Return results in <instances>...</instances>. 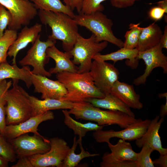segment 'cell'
Returning a JSON list of instances; mask_svg holds the SVG:
<instances>
[{
    "instance_id": "7c38bea8",
    "label": "cell",
    "mask_w": 167,
    "mask_h": 167,
    "mask_svg": "<svg viewBox=\"0 0 167 167\" xmlns=\"http://www.w3.org/2000/svg\"><path fill=\"white\" fill-rule=\"evenodd\" d=\"M89 72L95 85L105 95L110 93L119 74L113 65L95 60L92 62Z\"/></svg>"
},
{
    "instance_id": "d6986e66",
    "label": "cell",
    "mask_w": 167,
    "mask_h": 167,
    "mask_svg": "<svg viewBox=\"0 0 167 167\" xmlns=\"http://www.w3.org/2000/svg\"><path fill=\"white\" fill-rule=\"evenodd\" d=\"M46 53L47 56L54 59L55 63V67L50 68L49 71L51 74L63 71L78 72V67L71 60L73 57L68 51H61L54 45L48 48Z\"/></svg>"
},
{
    "instance_id": "cb8c5ba5",
    "label": "cell",
    "mask_w": 167,
    "mask_h": 167,
    "mask_svg": "<svg viewBox=\"0 0 167 167\" xmlns=\"http://www.w3.org/2000/svg\"><path fill=\"white\" fill-rule=\"evenodd\" d=\"M82 138L77 140L76 136L73 138V143L64 159L62 167L77 166L81 160L86 157L99 156V153L92 154L85 151L82 143Z\"/></svg>"
},
{
    "instance_id": "ee69618b",
    "label": "cell",
    "mask_w": 167,
    "mask_h": 167,
    "mask_svg": "<svg viewBox=\"0 0 167 167\" xmlns=\"http://www.w3.org/2000/svg\"><path fill=\"white\" fill-rule=\"evenodd\" d=\"M158 6L165 10V13H167V0L160 1L157 2Z\"/></svg>"
},
{
    "instance_id": "4fadbf2b",
    "label": "cell",
    "mask_w": 167,
    "mask_h": 167,
    "mask_svg": "<svg viewBox=\"0 0 167 167\" xmlns=\"http://www.w3.org/2000/svg\"><path fill=\"white\" fill-rule=\"evenodd\" d=\"M162 48L159 43L149 49L139 51L136 58L143 60L146 68L142 75L134 80V84L136 86L145 84L147 78L152 70L156 67L161 68L164 73H167V57L163 53Z\"/></svg>"
},
{
    "instance_id": "b9f144b4",
    "label": "cell",
    "mask_w": 167,
    "mask_h": 167,
    "mask_svg": "<svg viewBox=\"0 0 167 167\" xmlns=\"http://www.w3.org/2000/svg\"><path fill=\"white\" fill-rule=\"evenodd\" d=\"M160 44L162 48L167 49V26H166L164 28V33L161 38Z\"/></svg>"
},
{
    "instance_id": "d6a6232c",
    "label": "cell",
    "mask_w": 167,
    "mask_h": 167,
    "mask_svg": "<svg viewBox=\"0 0 167 167\" xmlns=\"http://www.w3.org/2000/svg\"><path fill=\"white\" fill-rule=\"evenodd\" d=\"M101 158L102 161L100 163L101 167H136L135 161L118 160L108 152L105 153Z\"/></svg>"
},
{
    "instance_id": "7a4b0ae2",
    "label": "cell",
    "mask_w": 167,
    "mask_h": 167,
    "mask_svg": "<svg viewBox=\"0 0 167 167\" xmlns=\"http://www.w3.org/2000/svg\"><path fill=\"white\" fill-rule=\"evenodd\" d=\"M68 112L77 119L93 121L100 126L117 125L122 129L140 119L118 111L103 110L85 101L73 102L72 107Z\"/></svg>"
},
{
    "instance_id": "9c48e42d",
    "label": "cell",
    "mask_w": 167,
    "mask_h": 167,
    "mask_svg": "<svg viewBox=\"0 0 167 167\" xmlns=\"http://www.w3.org/2000/svg\"><path fill=\"white\" fill-rule=\"evenodd\" d=\"M0 4L11 13L12 22L8 29L17 31L28 26L38 14L34 4L24 0H0Z\"/></svg>"
},
{
    "instance_id": "ba28073f",
    "label": "cell",
    "mask_w": 167,
    "mask_h": 167,
    "mask_svg": "<svg viewBox=\"0 0 167 167\" xmlns=\"http://www.w3.org/2000/svg\"><path fill=\"white\" fill-rule=\"evenodd\" d=\"M50 148L43 154H36L28 158L34 167H62L63 161L70 148L66 142L58 137L51 138Z\"/></svg>"
},
{
    "instance_id": "30bf717a",
    "label": "cell",
    "mask_w": 167,
    "mask_h": 167,
    "mask_svg": "<svg viewBox=\"0 0 167 167\" xmlns=\"http://www.w3.org/2000/svg\"><path fill=\"white\" fill-rule=\"evenodd\" d=\"M8 141L18 159L43 154L50 148L49 140L42 135L34 134L31 136L26 134Z\"/></svg>"
},
{
    "instance_id": "ffe728a7",
    "label": "cell",
    "mask_w": 167,
    "mask_h": 167,
    "mask_svg": "<svg viewBox=\"0 0 167 167\" xmlns=\"http://www.w3.org/2000/svg\"><path fill=\"white\" fill-rule=\"evenodd\" d=\"M29 97L32 107V117L51 110L70 109L72 107L73 102L62 99H47L41 100L29 95Z\"/></svg>"
},
{
    "instance_id": "ab89813d",
    "label": "cell",
    "mask_w": 167,
    "mask_h": 167,
    "mask_svg": "<svg viewBox=\"0 0 167 167\" xmlns=\"http://www.w3.org/2000/svg\"><path fill=\"white\" fill-rule=\"evenodd\" d=\"M12 84L11 80L7 81L6 79L0 80V97L6 93Z\"/></svg>"
},
{
    "instance_id": "8d00e7d4",
    "label": "cell",
    "mask_w": 167,
    "mask_h": 167,
    "mask_svg": "<svg viewBox=\"0 0 167 167\" xmlns=\"http://www.w3.org/2000/svg\"><path fill=\"white\" fill-rule=\"evenodd\" d=\"M165 13V10L158 6L153 7L148 13L149 17L152 19L157 21L161 19Z\"/></svg>"
},
{
    "instance_id": "8992f818",
    "label": "cell",
    "mask_w": 167,
    "mask_h": 167,
    "mask_svg": "<svg viewBox=\"0 0 167 167\" xmlns=\"http://www.w3.org/2000/svg\"><path fill=\"white\" fill-rule=\"evenodd\" d=\"M108 44V42L105 41L96 42L93 34L88 38L80 35L72 49L68 51L73 57L72 62L75 65H79L77 72H89L93 57L105 48Z\"/></svg>"
},
{
    "instance_id": "f546056e",
    "label": "cell",
    "mask_w": 167,
    "mask_h": 167,
    "mask_svg": "<svg viewBox=\"0 0 167 167\" xmlns=\"http://www.w3.org/2000/svg\"><path fill=\"white\" fill-rule=\"evenodd\" d=\"M17 35V31L8 29L5 31L0 38V64L7 61L9 48L16 39Z\"/></svg>"
},
{
    "instance_id": "7bdbcfd3",
    "label": "cell",
    "mask_w": 167,
    "mask_h": 167,
    "mask_svg": "<svg viewBox=\"0 0 167 167\" xmlns=\"http://www.w3.org/2000/svg\"><path fill=\"white\" fill-rule=\"evenodd\" d=\"M166 102L165 104H162L161 107L160 117L164 118L167 114V96L165 97Z\"/></svg>"
},
{
    "instance_id": "5bb4252c",
    "label": "cell",
    "mask_w": 167,
    "mask_h": 167,
    "mask_svg": "<svg viewBox=\"0 0 167 167\" xmlns=\"http://www.w3.org/2000/svg\"><path fill=\"white\" fill-rule=\"evenodd\" d=\"M54 118V113L50 110L42 114L31 117L18 124L6 125L3 136L9 140L28 133L41 135L38 132V127L42 122Z\"/></svg>"
},
{
    "instance_id": "8fae6325",
    "label": "cell",
    "mask_w": 167,
    "mask_h": 167,
    "mask_svg": "<svg viewBox=\"0 0 167 167\" xmlns=\"http://www.w3.org/2000/svg\"><path fill=\"white\" fill-rule=\"evenodd\" d=\"M151 121L148 119L143 120L140 118L137 122L121 131L100 130L94 131L92 136L95 141L98 143H107L110 139L113 137L126 141L136 140L145 134Z\"/></svg>"
},
{
    "instance_id": "9a60e30c",
    "label": "cell",
    "mask_w": 167,
    "mask_h": 167,
    "mask_svg": "<svg viewBox=\"0 0 167 167\" xmlns=\"http://www.w3.org/2000/svg\"><path fill=\"white\" fill-rule=\"evenodd\" d=\"M31 79L34 92L41 93L42 99H61L67 93L65 87L58 80H52L46 76L32 73Z\"/></svg>"
},
{
    "instance_id": "e0dca14e",
    "label": "cell",
    "mask_w": 167,
    "mask_h": 167,
    "mask_svg": "<svg viewBox=\"0 0 167 167\" xmlns=\"http://www.w3.org/2000/svg\"><path fill=\"white\" fill-rule=\"evenodd\" d=\"M160 116H156L151 120L148 129L145 134L140 138L135 140L136 145L141 148L145 144H148L154 151L158 152L160 155L167 154V148L162 147L159 131L161 125L164 121V118H160Z\"/></svg>"
},
{
    "instance_id": "7dc6e473",
    "label": "cell",
    "mask_w": 167,
    "mask_h": 167,
    "mask_svg": "<svg viewBox=\"0 0 167 167\" xmlns=\"http://www.w3.org/2000/svg\"><path fill=\"white\" fill-rule=\"evenodd\" d=\"M24 0L27 1H28V0Z\"/></svg>"
},
{
    "instance_id": "4316f807",
    "label": "cell",
    "mask_w": 167,
    "mask_h": 167,
    "mask_svg": "<svg viewBox=\"0 0 167 167\" xmlns=\"http://www.w3.org/2000/svg\"><path fill=\"white\" fill-rule=\"evenodd\" d=\"M106 0H83L80 13L89 15L96 11L102 12L104 7L101 3ZM139 0H110L112 5L118 8L131 6Z\"/></svg>"
},
{
    "instance_id": "2e32d148",
    "label": "cell",
    "mask_w": 167,
    "mask_h": 167,
    "mask_svg": "<svg viewBox=\"0 0 167 167\" xmlns=\"http://www.w3.org/2000/svg\"><path fill=\"white\" fill-rule=\"evenodd\" d=\"M42 25L36 23L28 27L25 26L17 35L15 40L9 48L7 56L13 57L12 64H16V58L18 52L24 49L30 43L33 44L42 31Z\"/></svg>"
},
{
    "instance_id": "f6af8a7d",
    "label": "cell",
    "mask_w": 167,
    "mask_h": 167,
    "mask_svg": "<svg viewBox=\"0 0 167 167\" xmlns=\"http://www.w3.org/2000/svg\"><path fill=\"white\" fill-rule=\"evenodd\" d=\"M8 162L6 161L0 156V167H7L8 166Z\"/></svg>"
},
{
    "instance_id": "f1b7e54d",
    "label": "cell",
    "mask_w": 167,
    "mask_h": 167,
    "mask_svg": "<svg viewBox=\"0 0 167 167\" xmlns=\"http://www.w3.org/2000/svg\"><path fill=\"white\" fill-rule=\"evenodd\" d=\"M37 9L53 12H62L74 18L75 14L71 9L60 0H30Z\"/></svg>"
},
{
    "instance_id": "bcb514c9",
    "label": "cell",
    "mask_w": 167,
    "mask_h": 167,
    "mask_svg": "<svg viewBox=\"0 0 167 167\" xmlns=\"http://www.w3.org/2000/svg\"><path fill=\"white\" fill-rule=\"evenodd\" d=\"M158 96L160 98L165 97H166L167 96V92H165L163 93L159 94Z\"/></svg>"
},
{
    "instance_id": "5b68a950",
    "label": "cell",
    "mask_w": 167,
    "mask_h": 167,
    "mask_svg": "<svg viewBox=\"0 0 167 167\" xmlns=\"http://www.w3.org/2000/svg\"><path fill=\"white\" fill-rule=\"evenodd\" d=\"M74 19L78 25L84 27L92 32L96 42L105 41L120 48L123 47V41L113 34L112 20L102 12L96 11L89 15L78 13L75 15Z\"/></svg>"
},
{
    "instance_id": "f35d334b",
    "label": "cell",
    "mask_w": 167,
    "mask_h": 167,
    "mask_svg": "<svg viewBox=\"0 0 167 167\" xmlns=\"http://www.w3.org/2000/svg\"><path fill=\"white\" fill-rule=\"evenodd\" d=\"M11 167H34L28 157H24L19 159L17 162Z\"/></svg>"
},
{
    "instance_id": "c3c4849f",
    "label": "cell",
    "mask_w": 167,
    "mask_h": 167,
    "mask_svg": "<svg viewBox=\"0 0 167 167\" xmlns=\"http://www.w3.org/2000/svg\"><path fill=\"white\" fill-rule=\"evenodd\" d=\"M0 134H1V133H0Z\"/></svg>"
},
{
    "instance_id": "484cf974",
    "label": "cell",
    "mask_w": 167,
    "mask_h": 167,
    "mask_svg": "<svg viewBox=\"0 0 167 167\" xmlns=\"http://www.w3.org/2000/svg\"><path fill=\"white\" fill-rule=\"evenodd\" d=\"M62 112L64 116V124L69 128L72 130L74 134L78 135L79 138H82L85 137L88 131L101 130L105 126H100L97 123L91 122L82 123L73 118L67 109H63Z\"/></svg>"
},
{
    "instance_id": "3957f363",
    "label": "cell",
    "mask_w": 167,
    "mask_h": 167,
    "mask_svg": "<svg viewBox=\"0 0 167 167\" xmlns=\"http://www.w3.org/2000/svg\"><path fill=\"white\" fill-rule=\"evenodd\" d=\"M56 77L67 91L63 100L74 102L88 98H102L105 96L95 85L89 72L63 71L56 74Z\"/></svg>"
},
{
    "instance_id": "e575fe53",
    "label": "cell",
    "mask_w": 167,
    "mask_h": 167,
    "mask_svg": "<svg viewBox=\"0 0 167 167\" xmlns=\"http://www.w3.org/2000/svg\"><path fill=\"white\" fill-rule=\"evenodd\" d=\"M12 22V17L10 12L3 5L0 4V38H1L7 26Z\"/></svg>"
},
{
    "instance_id": "d4e9b609",
    "label": "cell",
    "mask_w": 167,
    "mask_h": 167,
    "mask_svg": "<svg viewBox=\"0 0 167 167\" xmlns=\"http://www.w3.org/2000/svg\"><path fill=\"white\" fill-rule=\"evenodd\" d=\"M139 52L135 48L129 49L124 47L120 48L118 50L106 54H101L99 53L94 56L93 59L101 61L111 60L115 63L118 61L124 59L128 60V64L130 66L136 67L138 63L136 57Z\"/></svg>"
},
{
    "instance_id": "277c9868",
    "label": "cell",
    "mask_w": 167,
    "mask_h": 167,
    "mask_svg": "<svg viewBox=\"0 0 167 167\" xmlns=\"http://www.w3.org/2000/svg\"><path fill=\"white\" fill-rule=\"evenodd\" d=\"M12 87L5 95L6 125L18 124L32 116V107L29 94L13 79Z\"/></svg>"
},
{
    "instance_id": "1f68e13d",
    "label": "cell",
    "mask_w": 167,
    "mask_h": 167,
    "mask_svg": "<svg viewBox=\"0 0 167 167\" xmlns=\"http://www.w3.org/2000/svg\"><path fill=\"white\" fill-rule=\"evenodd\" d=\"M141 151L137 153L136 161V167H154L153 161L150 157L154 150L148 144H144Z\"/></svg>"
},
{
    "instance_id": "7402d4cb",
    "label": "cell",
    "mask_w": 167,
    "mask_h": 167,
    "mask_svg": "<svg viewBox=\"0 0 167 167\" xmlns=\"http://www.w3.org/2000/svg\"><path fill=\"white\" fill-rule=\"evenodd\" d=\"M162 34L161 28L155 22L143 28L136 49L143 51L155 47L160 43Z\"/></svg>"
},
{
    "instance_id": "44dd1931",
    "label": "cell",
    "mask_w": 167,
    "mask_h": 167,
    "mask_svg": "<svg viewBox=\"0 0 167 167\" xmlns=\"http://www.w3.org/2000/svg\"><path fill=\"white\" fill-rule=\"evenodd\" d=\"M31 71L29 66H23L20 68L16 64L11 65L6 61L0 64V80L7 79L21 80L29 88L32 85Z\"/></svg>"
},
{
    "instance_id": "83f0119b",
    "label": "cell",
    "mask_w": 167,
    "mask_h": 167,
    "mask_svg": "<svg viewBox=\"0 0 167 167\" xmlns=\"http://www.w3.org/2000/svg\"><path fill=\"white\" fill-rule=\"evenodd\" d=\"M107 143L110 153L115 158L121 161H136L137 153L134 151L130 143L120 139L116 144L113 145L110 142Z\"/></svg>"
},
{
    "instance_id": "6da1fadb",
    "label": "cell",
    "mask_w": 167,
    "mask_h": 167,
    "mask_svg": "<svg viewBox=\"0 0 167 167\" xmlns=\"http://www.w3.org/2000/svg\"><path fill=\"white\" fill-rule=\"evenodd\" d=\"M41 22L51 28L48 38L62 41L65 52L71 51L80 35L78 25L74 18L65 13L39 10L38 14Z\"/></svg>"
},
{
    "instance_id": "603a6c76",
    "label": "cell",
    "mask_w": 167,
    "mask_h": 167,
    "mask_svg": "<svg viewBox=\"0 0 167 167\" xmlns=\"http://www.w3.org/2000/svg\"><path fill=\"white\" fill-rule=\"evenodd\" d=\"M84 101L90 103L96 107L121 111L135 117L134 113L129 106L110 93L105 94V97L102 98H88L85 99Z\"/></svg>"
},
{
    "instance_id": "ac0fdd59",
    "label": "cell",
    "mask_w": 167,
    "mask_h": 167,
    "mask_svg": "<svg viewBox=\"0 0 167 167\" xmlns=\"http://www.w3.org/2000/svg\"><path fill=\"white\" fill-rule=\"evenodd\" d=\"M110 93L120 99L130 108L140 110L143 107L140 96L135 92L133 85L118 80L112 87Z\"/></svg>"
},
{
    "instance_id": "52a82bcc",
    "label": "cell",
    "mask_w": 167,
    "mask_h": 167,
    "mask_svg": "<svg viewBox=\"0 0 167 167\" xmlns=\"http://www.w3.org/2000/svg\"><path fill=\"white\" fill-rule=\"evenodd\" d=\"M40 37L39 34L26 55L19 61V63L22 66H32L33 69L31 72L33 74L50 77L51 74L45 68L49 59L46 51L48 48L55 45L56 41L49 38L46 41H42Z\"/></svg>"
},
{
    "instance_id": "836d02e7",
    "label": "cell",
    "mask_w": 167,
    "mask_h": 167,
    "mask_svg": "<svg viewBox=\"0 0 167 167\" xmlns=\"http://www.w3.org/2000/svg\"><path fill=\"white\" fill-rule=\"evenodd\" d=\"M0 156L8 162H14L16 158L12 146L1 134H0Z\"/></svg>"
},
{
    "instance_id": "4dcf8cb0",
    "label": "cell",
    "mask_w": 167,
    "mask_h": 167,
    "mask_svg": "<svg viewBox=\"0 0 167 167\" xmlns=\"http://www.w3.org/2000/svg\"><path fill=\"white\" fill-rule=\"evenodd\" d=\"M140 23H131L129 25L130 30L125 35V41L123 47L129 49L136 48L139 40L143 28L139 26Z\"/></svg>"
},
{
    "instance_id": "d590c367",
    "label": "cell",
    "mask_w": 167,
    "mask_h": 167,
    "mask_svg": "<svg viewBox=\"0 0 167 167\" xmlns=\"http://www.w3.org/2000/svg\"><path fill=\"white\" fill-rule=\"evenodd\" d=\"M5 94L0 97V132L2 135L6 126V123L5 109L6 101L5 98Z\"/></svg>"
},
{
    "instance_id": "74e56055",
    "label": "cell",
    "mask_w": 167,
    "mask_h": 167,
    "mask_svg": "<svg viewBox=\"0 0 167 167\" xmlns=\"http://www.w3.org/2000/svg\"><path fill=\"white\" fill-rule=\"evenodd\" d=\"M65 5L73 11L76 9L78 13L80 12L83 0H63Z\"/></svg>"
},
{
    "instance_id": "60d3db41",
    "label": "cell",
    "mask_w": 167,
    "mask_h": 167,
    "mask_svg": "<svg viewBox=\"0 0 167 167\" xmlns=\"http://www.w3.org/2000/svg\"><path fill=\"white\" fill-rule=\"evenodd\" d=\"M155 165H158L159 167H167V154L160 155L159 157L153 161Z\"/></svg>"
}]
</instances>
